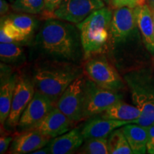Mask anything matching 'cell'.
Instances as JSON below:
<instances>
[{
	"label": "cell",
	"instance_id": "obj_1",
	"mask_svg": "<svg viewBox=\"0 0 154 154\" xmlns=\"http://www.w3.org/2000/svg\"><path fill=\"white\" fill-rule=\"evenodd\" d=\"M43 52L56 59L75 61L79 54L78 33L71 24L60 19H48L36 36Z\"/></svg>",
	"mask_w": 154,
	"mask_h": 154
},
{
	"label": "cell",
	"instance_id": "obj_2",
	"mask_svg": "<svg viewBox=\"0 0 154 154\" xmlns=\"http://www.w3.org/2000/svg\"><path fill=\"white\" fill-rule=\"evenodd\" d=\"M113 12L103 7L94 11L83 22L77 24L80 40L86 57L101 52L106 48L109 34Z\"/></svg>",
	"mask_w": 154,
	"mask_h": 154
},
{
	"label": "cell",
	"instance_id": "obj_3",
	"mask_svg": "<svg viewBox=\"0 0 154 154\" xmlns=\"http://www.w3.org/2000/svg\"><path fill=\"white\" fill-rule=\"evenodd\" d=\"M81 74L78 69L72 66H42L36 71L33 82L36 91L57 103L63 92Z\"/></svg>",
	"mask_w": 154,
	"mask_h": 154
},
{
	"label": "cell",
	"instance_id": "obj_4",
	"mask_svg": "<svg viewBox=\"0 0 154 154\" xmlns=\"http://www.w3.org/2000/svg\"><path fill=\"white\" fill-rule=\"evenodd\" d=\"M120 99L121 95L116 91L101 87L90 79H85L82 119L100 114Z\"/></svg>",
	"mask_w": 154,
	"mask_h": 154
},
{
	"label": "cell",
	"instance_id": "obj_5",
	"mask_svg": "<svg viewBox=\"0 0 154 154\" xmlns=\"http://www.w3.org/2000/svg\"><path fill=\"white\" fill-rule=\"evenodd\" d=\"M85 79L79 76L63 92L56 106L64 113L73 123L82 120L84 99Z\"/></svg>",
	"mask_w": 154,
	"mask_h": 154
},
{
	"label": "cell",
	"instance_id": "obj_6",
	"mask_svg": "<svg viewBox=\"0 0 154 154\" xmlns=\"http://www.w3.org/2000/svg\"><path fill=\"white\" fill-rule=\"evenodd\" d=\"M104 7L103 0H63L51 14L55 19L78 24Z\"/></svg>",
	"mask_w": 154,
	"mask_h": 154
},
{
	"label": "cell",
	"instance_id": "obj_7",
	"mask_svg": "<svg viewBox=\"0 0 154 154\" xmlns=\"http://www.w3.org/2000/svg\"><path fill=\"white\" fill-rule=\"evenodd\" d=\"M85 71L88 78L101 87L116 92L123 87L119 73L106 59H90L86 63Z\"/></svg>",
	"mask_w": 154,
	"mask_h": 154
},
{
	"label": "cell",
	"instance_id": "obj_8",
	"mask_svg": "<svg viewBox=\"0 0 154 154\" xmlns=\"http://www.w3.org/2000/svg\"><path fill=\"white\" fill-rule=\"evenodd\" d=\"M138 26L136 9L129 7L116 8L113 13L110 35L114 44L125 42Z\"/></svg>",
	"mask_w": 154,
	"mask_h": 154
},
{
	"label": "cell",
	"instance_id": "obj_9",
	"mask_svg": "<svg viewBox=\"0 0 154 154\" xmlns=\"http://www.w3.org/2000/svg\"><path fill=\"white\" fill-rule=\"evenodd\" d=\"M35 91L34 82H32L26 76L19 77L11 103L10 113L6 122L8 126L11 128H15L18 126L21 116L33 99Z\"/></svg>",
	"mask_w": 154,
	"mask_h": 154
},
{
	"label": "cell",
	"instance_id": "obj_10",
	"mask_svg": "<svg viewBox=\"0 0 154 154\" xmlns=\"http://www.w3.org/2000/svg\"><path fill=\"white\" fill-rule=\"evenodd\" d=\"M54 107V103L44 94L35 91L33 99L29 102L21 116L17 127L22 131L31 129Z\"/></svg>",
	"mask_w": 154,
	"mask_h": 154
},
{
	"label": "cell",
	"instance_id": "obj_11",
	"mask_svg": "<svg viewBox=\"0 0 154 154\" xmlns=\"http://www.w3.org/2000/svg\"><path fill=\"white\" fill-rule=\"evenodd\" d=\"M72 121L57 106L31 129H35L51 139L69 131Z\"/></svg>",
	"mask_w": 154,
	"mask_h": 154
},
{
	"label": "cell",
	"instance_id": "obj_12",
	"mask_svg": "<svg viewBox=\"0 0 154 154\" xmlns=\"http://www.w3.org/2000/svg\"><path fill=\"white\" fill-rule=\"evenodd\" d=\"M132 99L135 106L140 111V117L130 121L149 128L154 124V93L140 86H132Z\"/></svg>",
	"mask_w": 154,
	"mask_h": 154
},
{
	"label": "cell",
	"instance_id": "obj_13",
	"mask_svg": "<svg viewBox=\"0 0 154 154\" xmlns=\"http://www.w3.org/2000/svg\"><path fill=\"white\" fill-rule=\"evenodd\" d=\"M19 77L11 74L9 66L1 63V86H0V122L3 126L7 122L14 97Z\"/></svg>",
	"mask_w": 154,
	"mask_h": 154
},
{
	"label": "cell",
	"instance_id": "obj_14",
	"mask_svg": "<svg viewBox=\"0 0 154 154\" xmlns=\"http://www.w3.org/2000/svg\"><path fill=\"white\" fill-rule=\"evenodd\" d=\"M51 138L35 129L24 131L13 140L10 149L11 153L14 154L33 153L47 146Z\"/></svg>",
	"mask_w": 154,
	"mask_h": 154
},
{
	"label": "cell",
	"instance_id": "obj_15",
	"mask_svg": "<svg viewBox=\"0 0 154 154\" xmlns=\"http://www.w3.org/2000/svg\"><path fill=\"white\" fill-rule=\"evenodd\" d=\"M130 124V121L107 119L102 117L91 118L83 127L82 134L84 139L94 138H107L112 131L124 125Z\"/></svg>",
	"mask_w": 154,
	"mask_h": 154
},
{
	"label": "cell",
	"instance_id": "obj_16",
	"mask_svg": "<svg viewBox=\"0 0 154 154\" xmlns=\"http://www.w3.org/2000/svg\"><path fill=\"white\" fill-rule=\"evenodd\" d=\"M84 140L82 131L72 129L51 139L48 146L51 154H70L79 149Z\"/></svg>",
	"mask_w": 154,
	"mask_h": 154
},
{
	"label": "cell",
	"instance_id": "obj_17",
	"mask_svg": "<svg viewBox=\"0 0 154 154\" xmlns=\"http://www.w3.org/2000/svg\"><path fill=\"white\" fill-rule=\"evenodd\" d=\"M137 24L139 28L144 45L150 53L154 55V26L153 11L149 5H143L136 7Z\"/></svg>",
	"mask_w": 154,
	"mask_h": 154
},
{
	"label": "cell",
	"instance_id": "obj_18",
	"mask_svg": "<svg viewBox=\"0 0 154 154\" xmlns=\"http://www.w3.org/2000/svg\"><path fill=\"white\" fill-rule=\"evenodd\" d=\"M122 129L133 153H146L149 128L136 124H128L122 126Z\"/></svg>",
	"mask_w": 154,
	"mask_h": 154
},
{
	"label": "cell",
	"instance_id": "obj_19",
	"mask_svg": "<svg viewBox=\"0 0 154 154\" xmlns=\"http://www.w3.org/2000/svg\"><path fill=\"white\" fill-rule=\"evenodd\" d=\"M101 116L107 119L131 121L138 119L141 113L136 106H131L120 99L102 112Z\"/></svg>",
	"mask_w": 154,
	"mask_h": 154
},
{
	"label": "cell",
	"instance_id": "obj_20",
	"mask_svg": "<svg viewBox=\"0 0 154 154\" xmlns=\"http://www.w3.org/2000/svg\"><path fill=\"white\" fill-rule=\"evenodd\" d=\"M109 151L111 154H131V149L127 139L121 128H116L109 135L108 138Z\"/></svg>",
	"mask_w": 154,
	"mask_h": 154
},
{
	"label": "cell",
	"instance_id": "obj_21",
	"mask_svg": "<svg viewBox=\"0 0 154 154\" xmlns=\"http://www.w3.org/2000/svg\"><path fill=\"white\" fill-rule=\"evenodd\" d=\"M24 57V48L19 42L0 44V58L5 63H16Z\"/></svg>",
	"mask_w": 154,
	"mask_h": 154
},
{
	"label": "cell",
	"instance_id": "obj_22",
	"mask_svg": "<svg viewBox=\"0 0 154 154\" xmlns=\"http://www.w3.org/2000/svg\"><path fill=\"white\" fill-rule=\"evenodd\" d=\"M7 19L15 27L18 29L26 38L33 33L35 29L36 20L30 15L24 14H11L7 17Z\"/></svg>",
	"mask_w": 154,
	"mask_h": 154
},
{
	"label": "cell",
	"instance_id": "obj_23",
	"mask_svg": "<svg viewBox=\"0 0 154 154\" xmlns=\"http://www.w3.org/2000/svg\"><path fill=\"white\" fill-rule=\"evenodd\" d=\"M13 10L17 12L37 14L45 8L44 0H15L11 5Z\"/></svg>",
	"mask_w": 154,
	"mask_h": 154
},
{
	"label": "cell",
	"instance_id": "obj_24",
	"mask_svg": "<svg viewBox=\"0 0 154 154\" xmlns=\"http://www.w3.org/2000/svg\"><path fill=\"white\" fill-rule=\"evenodd\" d=\"M80 153L88 154H108L109 144L107 138H94L86 139Z\"/></svg>",
	"mask_w": 154,
	"mask_h": 154
},
{
	"label": "cell",
	"instance_id": "obj_25",
	"mask_svg": "<svg viewBox=\"0 0 154 154\" xmlns=\"http://www.w3.org/2000/svg\"><path fill=\"white\" fill-rule=\"evenodd\" d=\"M0 31H2L6 35L11 38L14 42H21L26 39V38L21 33L20 31L15 27L7 18L4 20L2 19Z\"/></svg>",
	"mask_w": 154,
	"mask_h": 154
},
{
	"label": "cell",
	"instance_id": "obj_26",
	"mask_svg": "<svg viewBox=\"0 0 154 154\" xmlns=\"http://www.w3.org/2000/svg\"><path fill=\"white\" fill-rule=\"evenodd\" d=\"M147 152L149 153L154 154V124L149 127Z\"/></svg>",
	"mask_w": 154,
	"mask_h": 154
},
{
	"label": "cell",
	"instance_id": "obj_27",
	"mask_svg": "<svg viewBox=\"0 0 154 154\" xmlns=\"http://www.w3.org/2000/svg\"><path fill=\"white\" fill-rule=\"evenodd\" d=\"M111 5L116 9L123 7H132V8H135V7H137L134 0H112Z\"/></svg>",
	"mask_w": 154,
	"mask_h": 154
},
{
	"label": "cell",
	"instance_id": "obj_28",
	"mask_svg": "<svg viewBox=\"0 0 154 154\" xmlns=\"http://www.w3.org/2000/svg\"><path fill=\"white\" fill-rule=\"evenodd\" d=\"M45 1V10L49 14H52L54 11L57 8L58 6L62 2L63 0H44Z\"/></svg>",
	"mask_w": 154,
	"mask_h": 154
},
{
	"label": "cell",
	"instance_id": "obj_29",
	"mask_svg": "<svg viewBox=\"0 0 154 154\" xmlns=\"http://www.w3.org/2000/svg\"><path fill=\"white\" fill-rule=\"evenodd\" d=\"M12 139L13 138L11 136L2 135L1 138H0V153H5L6 151L8 149L9 144Z\"/></svg>",
	"mask_w": 154,
	"mask_h": 154
},
{
	"label": "cell",
	"instance_id": "obj_30",
	"mask_svg": "<svg viewBox=\"0 0 154 154\" xmlns=\"http://www.w3.org/2000/svg\"><path fill=\"white\" fill-rule=\"evenodd\" d=\"M9 9V5L8 2L5 0H0V14L3 16L8 12Z\"/></svg>",
	"mask_w": 154,
	"mask_h": 154
},
{
	"label": "cell",
	"instance_id": "obj_31",
	"mask_svg": "<svg viewBox=\"0 0 154 154\" xmlns=\"http://www.w3.org/2000/svg\"><path fill=\"white\" fill-rule=\"evenodd\" d=\"M33 154H47V153H51L50 152V149L49 147V146H44V147L42 148V149H39L36 151H34L33 153H32Z\"/></svg>",
	"mask_w": 154,
	"mask_h": 154
},
{
	"label": "cell",
	"instance_id": "obj_32",
	"mask_svg": "<svg viewBox=\"0 0 154 154\" xmlns=\"http://www.w3.org/2000/svg\"><path fill=\"white\" fill-rule=\"evenodd\" d=\"M134 2H136V5H137L138 7V6H141V5H145L146 0H134Z\"/></svg>",
	"mask_w": 154,
	"mask_h": 154
},
{
	"label": "cell",
	"instance_id": "obj_33",
	"mask_svg": "<svg viewBox=\"0 0 154 154\" xmlns=\"http://www.w3.org/2000/svg\"><path fill=\"white\" fill-rule=\"evenodd\" d=\"M104 2L106 4V5H111L112 3V0H103Z\"/></svg>",
	"mask_w": 154,
	"mask_h": 154
},
{
	"label": "cell",
	"instance_id": "obj_34",
	"mask_svg": "<svg viewBox=\"0 0 154 154\" xmlns=\"http://www.w3.org/2000/svg\"><path fill=\"white\" fill-rule=\"evenodd\" d=\"M152 11H153V26H154V9L153 8L152 9Z\"/></svg>",
	"mask_w": 154,
	"mask_h": 154
},
{
	"label": "cell",
	"instance_id": "obj_35",
	"mask_svg": "<svg viewBox=\"0 0 154 154\" xmlns=\"http://www.w3.org/2000/svg\"><path fill=\"white\" fill-rule=\"evenodd\" d=\"M149 1H150V3H151V4L154 3V0H149Z\"/></svg>",
	"mask_w": 154,
	"mask_h": 154
},
{
	"label": "cell",
	"instance_id": "obj_36",
	"mask_svg": "<svg viewBox=\"0 0 154 154\" xmlns=\"http://www.w3.org/2000/svg\"><path fill=\"white\" fill-rule=\"evenodd\" d=\"M8 1H9V2H11V3H13V2H14L15 1V0H8Z\"/></svg>",
	"mask_w": 154,
	"mask_h": 154
},
{
	"label": "cell",
	"instance_id": "obj_37",
	"mask_svg": "<svg viewBox=\"0 0 154 154\" xmlns=\"http://www.w3.org/2000/svg\"><path fill=\"white\" fill-rule=\"evenodd\" d=\"M151 6H152V7H153V8L154 9V3H153V4H151Z\"/></svg>",
	"mask_w": 154,
	"mask_h": 154
}]
</instances>
